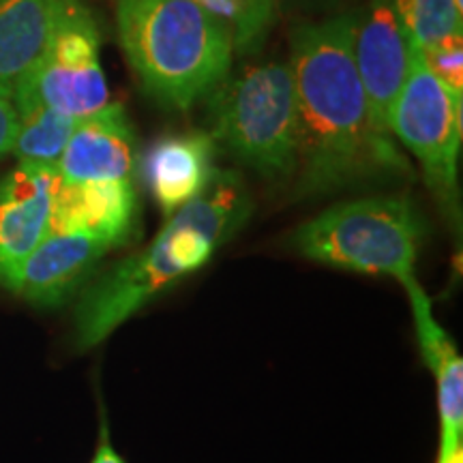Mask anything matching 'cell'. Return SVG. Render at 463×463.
I'll return each mask as SVG.
<instances>
[{"label":"cell","instance_id":"6da1fadb","mask_svg":"<svg viewBox=\"0 0 463 463\" xmlns=\"http://www.w3.org/2000/svg\"><path fill=\"white\" fill-rule=\"evenodd\" d=\"M358 9L297 24L289 71L298 112V195H333L412 178V165L375 123L354 62Z\"/></svg>","mask_w":463,"mask_h":463},{"label":"cell","instance_id":"d6986e66","mask_svg":"<svg viewBox=\"0 0 463 463\" xmlns=\"http://www.w3.org/2000/svg\"><path fill=\"white\" fill-rule=\"evenodd\" d=\"M234 3L239 5L242 15H245V26H247L245 56L256 54V52L264 45L270 28L275 24V17H277L275 0H234Z\"/></svg>","mask_w":463,"mask_h":463},{"label":"cell","instance_id":"cb8c5ba5","mask_svg":"<svg viewBox=\"0 0 463 463\" xmlns=\"http://www.w3.org/2000/svg\"><path fill=\"white\" fill-rule=\"evenodd\" d=\"M453 3H455V7H457V9L463 11V0H453Z\"/></svg>","mask_w":463,"mask_h":463},{"label":"cell","instance_id":"ac0fdd59","mask_svg":"<svg viewBox=\"0 0 463 463\" xmlns=\"http://www.w3.org/2000/svg\"><path fill=\"white\" fill-rule=\"evenodd\" d=\"M419 52L427 69L439 82L463 95V34H453L427 48H419Z\"/></svg>","mask_w":463,"mask_h":463},{"label":"cell","instance_id":"44dd1931","mask_svg":"<svg viewBox=\"0 0 463 463\" xmlns=\"http://www.w3.org/2000/svg\"><path fill=\"white\" fill-rule=\"evenodd\" d=\"M90 463H127L123 455L114 449L112 433H109L106 408L101 405V422H99V442H97L95 457H92Z\"/></svg>","mask_w":463,"mask_h":463},{"label":"cell","instance_id":"52a82bcc","mask_svg":"<svg viewBox=\"0 0 463 463\" xmlns=\"http://www.w3.org/2000/svg\"><path fill=\"white\" fill-rule=\"evenodd\" d=\"M99 50L95 17L82 0H56L48 48L15 90L14 108L39 103L78 120L99 112L109 103Z\"/></svg>","mask_w":463,"mask_h":463},{"label":"cell","instance_id":"603a6c76","mask_svg":"<svg viewBox=\"0 0 463 463\" xmlns=\"http://www.w3.org/2000/svg\"><path fill=\"white\" fill-rule=\"evenodd\" d=\"M436 463H463V450H455V453L438 457Z\"/></svg>","mask_w":463,"mask_h":463},{"label":"cell","instance_id":"7c38bea8","mask_svg":"<svg viewBox=\"0 0 463 463\" xmlns=\"http://www.w3.org/2000/svg\"><path fill=\"white\" fill-rule=\"evenodd\" d=\"M219 146L208 131L161 136L137 161L144 184L164 217L195 200L217 174Z\"/></svg>","mask_w":463,"mask_h":463},{"label":"cell","instance_id":"9a60e30c","mask_svg":"<svg viewBox=\"0 0 463 463\" xmlns=\"http://www.w3.org/2000/svg\"><path fill=\"white\" fill-rule=\"evenodd\" d=\"M54 15L56 0H0V97L14 99L39 65Z\"/></svg>","mask_w":463,"mask_h":463},{"label":"cell","instance_id":"277c9868","mask_svg":"<svg viewBox=\"0 0 463 463\" xmlns=\"http://www.w3.org/2000/svg\"><path fill=\"white\" fill-rule=\"evenodd\" d=\"M425 230L412 198L380 194L326 208L298 225L288 245L311 262L392 277L405 288L419 279L416 262Z\"/></svg>","mask_w":463,"mask_h":463},{"label":"cell","instance_id":"9c48e42d","mask_svg":"<svg viewBox=\"0 0 463 463\" xmlns=\"http://www.w3.org/2000/svg\"><path fill=\"white\" fill-rule=\"evenodd\" d=\"M58 172L17 165L0 178V286L14 292L28 256L50 234Z\"/></svg>","mask_w":463,"mask_h":463},{"label":"cell","instance_id":"ba28073f","mask_svg":"<svg viewBox=\"0 0 463 463\" xmlns=\"http://www.w3.org/2000/svg\"><path fill=\"white\" fill-rule=\"evenodd\" d=\"M354 62L375 123L389 131L391 109L410 71V42L395 0H369L367 7L358 9Z\"/></svg>","mask_w":463,"mask_h":463},{"label":"cell","instance_id":"3957f363","mask_svg":"<svg viewBox=\"0 0 463 463\" xmlns=\"http://www.w3.org/2000/svg\"><path fill=\"white\" fill-rule=\"evenodd\" d=\"M116 26L127 61L161 106L189 109L228 78L232 34L195 0H116Z\"/></svg>","mask_w":463,"mask_h":463},{"label":"cell","instance_id":"7a4b0ae2","mask_svg":"<svg viewBox=\"0 0 463 463\" xmlns=\"http://www.w3.org/2000/svg\"><path fill=\"white\" fill-rule=\"evenodd\" d=\"M253 200L241 174L217 170L195 200L165 219L159 234L133 256L90 279L73 311V347L86 352L144 307L198 273L249 222Z\"/></svg>","mask_w":463,"mask_h":463},{"label":"cell","instance_id":"8992f818","mask_svg":"<svg viewBox=\"0 0 463 463\" xmlns=\"http://www.w3.org/2000/svg\"><path fill=\"white\" fill-rule=\"evenodd\" d=\"M463 95L427 69L410 43V71L389 116V131L419 159L422 181L450 225L461 230L459 155Z\"/></svg>","mask_w":463,"mask_h":463},{"label":"cell","instance_id":"e0dca14e","mask_svg":"<svg viewBox=\"0 0 463 463\" xmlns=\"http://www.w3.org/2000/svg\"><path fill=\"white\" fill-rule=\"evenodd\" d=\"M395 11L405 37L416 48L461 34L463 11L453 0H395Z\"/></svg>","mask_w":463,"mask_h":463},{"label":"cell","instance_id":"5bb4252c","mask_svg":"<svg viewBox=\"0 0 463 463\" xmlns=\"http://www.w3.org/2000/svg\"><path fill=\"white\" fill-rule=\"evenodd\" d=\"M408 294L422 363L436 382L439 412L438 457L463 450V358L453 337L438 322L425 288L416 279L403 288Z\"/></svg>","mask_w":463,"mask_h":463},{"label":"cell","instance_id":"5b68a950","mask_svg":"<svg viewBox=\"0 0 463 463\" xmlns=\"http://www.w3.org/2000/svg\"><path fill=\"white\" fill-rule=\"evenodd\" d=\"M260 176L289 178L298 165L297 90L288 62L270 61L225 78L211 90V131Z\"/></svg>","mask_w":463,"mask_h":463},{"label":"cell","instance_id":"ffe728a7","mask_svg":"<svg viewBox=\"0 0 463 463\" xmlns=\"http://www.w3.org/2000/svg\"><path fill=\"white\" fill-rule=\"evenodd\" d=\"M17 131V112L14 103L0 97V159L11 153Z\"/></svg>","mask_w":463,"mask_h":463},{"label":"cell","instance_id":"8fae6325","mask_svg":"<svg viewBox=\"0 0 463 463\" xmlns=\"http://www.w3.org/2000/svg\"><path fill=\"white\" fill-rule=\"evenodd\" d=\"M140 230V200L133 181L71 183L56 178L50 232H84L123 247Z\"/></svg>","mask_w":463,"mask_h":463},{"label":"cell","instance_id":"2e32d148","mask_svg":"<svg viewBox=\"0 0 463 463\" xmlns=\"http://www.w3.org/2000/svg\"><path fill=\"white\" fill-rule=\"evenodd\" d=\"M15 112L17 131L11 153L15 155L17 165L58 172V164L78 125V118L56 112L48 106H39V103L17 108Z\"/></svg>","mask_w":463,"mask_h":463},{"label":"cell","instance_id":"30bf717a","mask_svg":"<svg viewBox=\"0 0 463 463\" xmlns=\"http://www.w3.org/2000/svg\"><path fill=\"white\" fill-rule=\"evenodd\" d=\"M109 249L84 232H50L22 266L14 292L42 309L67 305L89 286Z\"/></svg>","mask_w":463,"mask_h":463},{"label":"cell","instance_id":"4fadbf2b","mask_svg":"<svg viewBox=\"0 0 463 463\" xmlns=\"http://www.w3.org/2000/svg\"><path fill=\"white\" fill-rule=\"evenodd\" d=\"M137 161L129 116L118 103H108L78 120L58 164V176L71 183L133 181Z\"/></svg>","mask_w":463,"mask_h":463},{"label":"cell","instance_id":"7402d4cb","mask_svg":"<svg viewBox=\"0 0 463 463\" xmlns=\"http://www.w3.org/2000/svg\"><path fill=\"white\" fill-rule=\"evenodd\" d=\"M326 3H333V0H275L277 11L281 7H324Z\"/></svg>","mask_w":463,"mask_h":463}]
</instances>
